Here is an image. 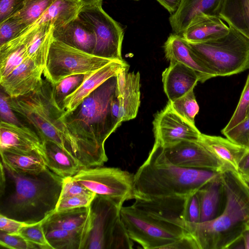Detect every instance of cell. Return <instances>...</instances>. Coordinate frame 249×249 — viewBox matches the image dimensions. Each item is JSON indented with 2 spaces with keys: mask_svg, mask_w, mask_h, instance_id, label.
<instances>
[{
  "mask_svg": "<svg viewBox=\"0 0 249 249\" xmlns=\"http://www.w3.org/2000/svg\"><path fill=\"white\" fill-rule=\"evenodd\" d=\"M153 124L155 142L163 147L183 141H198L201 133L195 125L176 113L169 103L156 115Z\"/></svg>",
  "mask_w": 249,
  "mask_h": 249,
  "instance_id": "cell-12",
  "label": "cell"
},
{
  "mask_svg": "<svg viewBox=\"0 0 249 249\" xmlns=\"http://www.w3.org/2000/svg\"><path fill=\"white\" fill-rule=\"evenodd\" d=\"M0 245L9 249H36V245L28 241L18 233H8L0 232Z\"/></svg>",
  "mask_w": 249,
  "mask_h": 249,
  "instance_id": "cell-40",
  "label": "cell"
},
{
  "mask_svg": "<svg viewBox=\"0 0 249 249\" xmlns=\"http://www.w3.org/2000/svg\"><path fill=\"white\" fill-rule=\"evenodd\" d=\"M220 18L249 39V0H225Z\"/></svg>",
  "mask_w": 249,
  "mask_h": 249,
  "instance_id": "cell-28",
  "label": "cell"
},
{
  "mask_svg": "<svg viewBox=\"0 0 249 249\" xmlns=\"http://www.w3.org/2000/svg\"><path fill=\"white\" fill-rule=\"evenodd\" d=\"M220 174L196 192L200 206V222L216 218L224 208L225 196Z\"/></svg>",
  "mask_w": 249,
  "mask_h": 249,
  "instance_id": "cell-24",
  "label": "cell"
},
{
  "mask_svg": "<svg viewBox=\"0 0 249 249\" xmlns=\"http://www.w3.org/2000/svg\"><path fill=\"white\" fill-rule=\"evenodd\" d=\"M35 223L17 220L0 214V231L8 233H17L22 228Z\"/></svg>",
  "mask_w": 249,
  "mask_h": 249,
  "instance_id": "cell-44",
  "label": "cell"
},
{
  "mask_svg": "<svg viewBox=\"0 0 249 249\" xmlns=\"http://www.w3.org/2000/svg\"><path fill=\"white\" fill-rule=\"evenodd\" d=\"M246 230H249V221L247 224Z\"/></svg>",
  "mask_w": 249,
  "mask_h": 249,
  "instance_id": "cell-51",
  "label": "cell"
},
{
  "mask_svg": "<svg viewBox=\"0 0 249 249\" xmlns=\"http://www.w3.org/2000/svg\"><path fill=\"white\" fill-rule=\"evenodd\" d=\"M249 106V73L236 107L227 124L221 130H229L245 119Z\"/></svg>",
  "mask_w": 249,
  "mask_h": 249,
  "instance_id": "cell-36",
  "label": "cell"
},
{
  "mask_svg": "<svg viewBox=\"0 0 249 249\" xmlns=\"http://www.w3.org/2000/svg\"><path fill=\"white\" fill-rule=\"evenodd\" d=\"M84 2L85 4L95 3L99 2H102L103 0H81Z\"/></svg>",
  "mask_w": 249,
  "mask_h": 249,
  "instance_id": "cell-49",
  "label": "cell"
},
{
  "mask_svg": "<svg viewBox=\"0 0 249 249\" xmlns=\"http://www.w3.org/2000/svg\"><path fill=\"white\" fill-rule=\"evenodd\" d=\"M24 1L25 0H0V22L19 10Z\"/></svg>",
  "mask_w": 249,
  "mask_h": 249,
  "instance_id": "cell-45",
  "label": "cell"
},
{
  "mask_svg": "<svg viewBox=\"0 0 249 249\" xmlns=\"http://www.w3.org/2000/svg\"><path fill=\"white\" fill-rule=\"evenodd\" d=\"M63 178L47 168L34 175L14 172L0 162V214L36 223L55 210Z\"/></svg>",
  "mask_w": 249,
  "mask_h": 249,
  "instance_id": "cell-2",
  "label": "cell"
},
{
  "mask_svg": "<svg viewBox=\"0 0 249 249\" xmlns=\"http://www.w3.org/2000/svg\"><path fill=\"white\" fill-rule=\"evenodd\" d=\"M225 202L215 218L202 222H187L198 249H230L239 241L249 221V184L239 172H221Z\"/></svg>",
  "mask_w": 249,
  "mask_h": 249,
  "instance_id": "cell-4",
  "label": "cell"
},
{
  "mask_svg": "<svg viewBox=\"0 0 249 249\" xmlns=\"http://www.w3.org/2000/svg\"><path fill=\"white\" fill-rule=\"evenodd\" d=\"M116 95L119 100L122 122L136 118L140 105L139 72L128 71L125 77L117 79Z\"/></svg>",
  "mask_w": 249,
  "mask_h": 249,
  "instance_id": "cell-21",
  "label": "cell"
},
{
  "mask_svg": "<svg viewBox=\"0 0 249 249\" xmlns=\"http://www.w3.org/2000/svg\"><path fill=\"white\" fill-rule=\"evenodd\" d=\"M163 89L169 102H173L194 89L199 82L196 72L179 62H170L163 71Z\"/></svg>",
  "mask_w": 249,
  "mask_h": 249,
  "instance_id": "cell-20",
  "label": "cell"
},
{
  "mask_svg": "<svg viewBox=\"0 0 249 249\" xmlns=\"http://www.w3.org/2000/svg\"><path fill=\"white\" fill-rule=\"evenodd\" d=\"M91 193L93 192L74 180L72 177H69L63 179L59 198Z\"/></svg>",
  "mask_w": 249,
  "mask_h": 249,
  "instance_id": "cell-42",
  "label": "cell"
},
{
  "mask_svg": "<svg viewBox=\"0 0 249 249\" xmlns=\"http://www.w3.org/2000/svg\"><path fill=\"white\" fill-rule=\"evenodd\" d=\"M123 206L96 195L91 202L90 228L84 249H130L133 243L121 219Z\"/></svg>",
  "mask_w": 249,
  "mask_h": 249,
  "instance_id": "cell-8",
  "label": "cell"
},
{
  "mask_svg": "<svg viewBox=\"0 0 249 249\" xmlns=\"http://www.w3.org/2000/svg\"><path fill=\"white\" fill-rule=\"evenodd\" d=\"M95 196V193H91L59 198L54 211L60 212L77 208L88 207Z\"/></svg>",
  "mask_w": 249,
  "mask_h": 249,
  "instance_id": "cell-38",
  "label": "cell"
},
{
  "mask_svg": "<svg viewBox=\"0 0 249 249\" xmlns=\"http://www.w3.org/2000/svg\"><path fill=\"white\" fill-rule=\"evenodd\" d=\"M221 164L223 171L239 172L240 163L249 153V149L228 138L201 133L198 141Z\"/></svg>",
  "mask_w": 249,
  "mask_h": 249,
  "instance_id": "cell-18",
  "label": "cell"
},
{
  "mask_svg": "<svg viewBox=\"0 0 249 249\" xmlns=\"http://www.w3.org/2000/svg\"><path fill=\"white\" fill-rule=\"evenodd\" d=\"M90 211L88 207L60 212L54 211L43 222L44 231L60 229L72 231H87L90 228Z\"/></svg>",
  "mask_w": 249,
  "mask_h": 249,
  "instance_id": "cell-23",
  "label": "cell"
},
{
  "mask_svg": "<svg viewBox=\"0 0 249 249\" xmlns=\"http://www.w3.org/2000/svg\"></svg>",
  "mask_w": 249,
  "mask_h": 249,
  "instance_id": "cell-53",
  "label": "cell"
},
{
  "mask_svg": "<svg viewBox=\"0 0 249 249\" xmlns=\"http://www.w3.org/2000/svg\"><path fill=\"white\" fill-rule=\"evenodd\" d=\"M84 74L71 75L53 85L55 99L62 108L64 100L80 85L84 79Z\"/></svg>",
  "mask_w": 249,
  "mask_h": 249,
  "instance_id": "cell-35",
  "label": "cell"
},
{
  "mask_svg": "<svg viewBox=\"0 0 249 249\" xmlns=\"http://www.w3.org/2000/svg\"><path fill=\"white\" fill-rule=\"evenodd\" d=\"M44 220L22 228L18 233L40 249H53L49 242L42 223Z\"/></svg>",
  "mask_w": 249,
  "mask_h": 249,
  "instance_id": "cell-34",
  "label": "cell"
},
{
  "mask_svg": "<svg viewBox=\"0 0 249 249\" xmlns=\"http://www.w3.org/2000/svg\"><path fill=\"white\" fill-rule=\"evenodd\" d=\"M163 48L165 57L171 62H179L194 70L199 77V82L215 77L193 52L187 42L180 35L171 34L164 43Z\"/></svg>",
  "mask_w": 249,
  "mask_h": 249,
  "instance_id": "cell-19",
  "label": "cell"
},
{
  "mask_svg": "<svg viewBox=\"0 0 249 249\" xmlns=\"http://www.w3.org/2000/svg\"><path fill=\"white\" fill-rule=\"evenodd\" d=\"M194 89L173 102H169L172 109L191 124L195 125V118L199 107L195 95Z\"/></svg>",
  "mask_w": 249,
  "mask_h": 249,
  "instance_id": "cell-33",
  "label": "cell"
},
{
  "mask_svg": "<svg viewBox=\"0 0 249 249\" xmlns=\"http://www.w3.org/2000/svg\"><path fill=\"white\" fill-rule=\"evenodd\" d=\"M229 31V26L220 18L206 17L190 25L181 36L187 42L200 43L215 40Z\"/></svg>",
  "mask_w": 249,
  "mask_h": 249,
  "instance_id": "cell-25",
  "label": "cell"
},
{
  "mask_svg": "<svg viewBox=\"0 0 249 249\" xmlns=\"http://www.w3.org/2000/svg\"><path fill=\"white\" fill-rule=\"evenodd\" d=\"M102 2L84 4L78 17L95 35L93 54L113 60H124L122 57L123 29L105 12Z\"/></svg>",
  "mask_w": 249,
  "mask_h": 249,
  "instance_id": "cell-10",
  "label": "cell"
},
{
  "mask_svg": "<svg viewBox=\"0 0 249 249\" xmlns=\"http://www.w3.org/2000/svg\"><path fill=\"white\" fill-rule=\"evenodd\" d=\"M53 249H84L89 232L72 231L60 229L45 231Z\"/></svg>",
  "mask_w": 249,
  "mask_h": 249,
  "instance_id": "cell-29",
  "label": "cell"
},
{
  "mask_svg": "<svg viewBox=\"0 0 249 249\" xmlns=\"http://www.w3.org/2000/svg\"><path fill=\"white\" fill-rule=\"evenodd\" d=\"M55 0H25L22 7L12 16L19 18L28 26L36 20Z\"/></svg>",
  "mask_w": 249,
  "mask_h": 249,
  "instance_id": "cell-32",
  "label": "cell"
},
{
  "mask_svg": "<svg viewBox=\"0 0 249 249\" xmlns=\"http://www.w3.org/2000/svg\"></svg>",
  "mask_w": 249,
  "mask_h": 249,
  "instance_id": "cell-52",
  "label": "cell"
},
{
  "mask_svg": "<svg viewBox=\"0 0 249 249\" xmlns=\"http://www.w3.org/2000/svg\"><path fill=\"white\" fill-rule=\"evenodd\" d=\"M27 26L19 18L11 16L0 22V46L18 36Z\"/></svg>",
  "mask_w": 249,
  "mask_h": 249,
  "instance_id": "cell-37",
  "label": "cell"
},
{
  "mask_svg": "<svg viewBox=\"0 0 249 249\" xmlns=\"http://www.w3.org/2000/svg\"><path fill=\"white\" fill-rule=\"evenodd\" d=\"M222 133L232 142L249 149V118Z\"/></svg>",
  "mask_w": 249,
  "mask_h": 249,
  "instance_id": "cell-39",
  "label": "cell"
},
{
  "mask_svg": "<svg viewBox=\"0 0 249 249\" xmlns=\"http://www.w3.org/2000/svg\"><path fill=\"white\" fill-rule=\"evenodd\" d=\"M189 196L135 198L122 206L121 219L130 239L145 249H167L190 234L185 218Z\"/></svg>",
  "mask_w": 249,
  "mask_h": 249,
  "instance_id": "cell-1",
  "label": "cell"
},
{
  "mask_svg": "<svg viewBox=\"0 0 249 249\" xmlns=\"http://www.w3.org/2000/svg\"><path fill=\"white\" fill-rule=\"evenodd\" d=\"M230 27L229 32L215 40L189 46L215 77L238 74L249 68V39Z\"/></svg>",
  "mask_w": 249,
  "mask_h": 249,
  "instance_id": "cell-7",
  "label": "cell"
},
{
  "mask_svg": "<svg viewBox=\"0 0 249 249\" xmlns=\"http://www.w3.org/2000/svg\"><path fill=\"white\" fill-rule=\"evenodd\" d=\"M53 36L54 39L93 54L96 42L95 35L78 17L63 26L53 28Z\"/></svg>",
  "mask_w": 249,
  "mask_h": 249,
  "instance_id": "cell-22",
  "label": "cell"
},
{
  "mask_svg": "<svg viewBox=\"0 0 249 249\" xmlns=\"http://www.w3.org/2000/svg\"><path fill=\"white\" fill-rule=\"evenodd\" d=\"M221 172L183 168L172 164L155 142L146 160L133 175L134 198L189 196Z\"/></svg>",
  "mask_w": 249,
  "mask_h": 249,
  "instance_id": "cell-5",
  "label": "cell"
},
{
  "mask_svg": "<svg viewBox=\"0 0 249 249\" xmlns=\"http://www.w3.org/2000/svg\"><path fill=\"white\" fill-rule=\"evenodd\" d=\"M29 58L25 44L0 47V78L5 77Z\"/></svg>",
  "mask_w": 249,
  "mask_h": 249,
  "instance_id": "cell-30",
  "label": "cell"
},
{
  "mask_svg": "<svg viewBox=\"0 0 249 249\" xmlns=\"http://www.w3.org/2000/svg\"><path fill=\"white\" fill-rule=\"evenodd\" d=\"M0 150L35 152L44 158V142L35 130L25 124L18 125L1 120Z\"/></svg>",
  "mask_w": 249,
  "mask_h": 249,
  "instance_id": "cell-14",
  "label": "cell"
},
{
  "mask_svg": "<svg viewBox=\"0 0 249 249\" xmlns=\"http://www.w3.org/2000/svg\"><path fill=\"white\" fill-rule=\"evenodd\" d=\"M117 75L111 77L86 98L73 111L65 115L75 138L83 167L101 166L107 160L105 142L116 129L111 103L116 94Z\"/></svg>",
  "mask_w": 249,
  "mask_h": 249,
  "instance_id": "cell-3",
  "label": "cell"
},
{
  "mask_svg": "<svg viewBox=\"0 0 249 249\" xmlns=\"http://www.w3.org/2000/svg\"><path fill=\"white\" fill-rule=\"evenodd\" d=\"M163 149L167 159L177 166L223 171L220 162L198 141H183Z\"/></svg>",
  "mask_w": 249,
  "mask_h": 249,
  "instance_id": "cell-13",
  "label": "cell"
},
{
  "mask_svg": "<svg viewBox=\"0 0 249 249\" xmlns=\"http://www.w3.org/2000/svg\"><path fill=\"white\" fill-rule=\"evenodd\" d=\"M239 172L249 183V153L243 159L240 164Z\"/></svg>",
  "mask_w": 249,
  "mask_h": 249,
  "instance_id": "cell-47",
  "label": "cell"
},
{
  "mask_svg": "<svg viewBox=\"0 0 249 249\" xmlns=\"http://www.w3.org/2000/svg\"><path fill=\"white\" fill-rule=\"evenodd\" d=\"M9 104L17 116L43 142L56 144L80 163L77 143L67 125L65 111L57 103L51 82L43 79L31 93L17 98L10 97Z\"/></svg>",
  "mask_w": 249,
  "mask_h": 249,
  "instance_id": "cell-6",
  "label": "cell"
},
{
  "mask_svg": "<svg viewBox=\"0 0 249 249\" xmlns=\"http://www.w3.org/2000/svg\"><path fill=\"white\" fill-rule=\"evenodd\" d=\"M44 160L47 167L62 178L73 177L84 168L81 163L56 144L44 141Z\"/></svg>",
  "mask_w": 249,
  "mask_h": 249,
  "instance_id": "cell-26",
  "label": "cell"
},
{
  "mask_svg": "<svg viewBox=\"0 0 249 249\" xmlns=\"http://www.w3.org/2000/svg\"><path fill=\"white\" fill-rule=\"evenodd\" d=\"M73 179L97 195L123 206L134 198L133 175L118 168L96 166L81 169Z\"/></svg>",
  "mask_w": 249,
  "mask_h": 249,
  "instance_id": "cell-11",
  "label": "cell"
},
{
  "mask_svg": "<svg viewBox=\"0 0 249 249\" xmlns=\"http://www.w3.org/2000/svg\"><path fill=\"white\" fill-rule=\"evenodd\" d=\"M44 70L29 58L5 77L0 78L1 89L11 98L28 94L42 83Z\"/></svg>",
  "mask_w": 249,
  "mask_h": 249,
  "instance_id": "cell-16",
  "label": "cell"
},
{
  "mask_svg": "<svg viewBox=\"0 0 249 249\" xmlns=\"http://www.w3.org/2000/svg\"><path fill=\"white\" fill-rule=\"evenodd\" d=\"M185 218L188 223L200 222V206L196 192L190 195L188 198L185 207Z\"/></svg>",
  "mask_w": 249,
  "mask_h": 249,
  "instance_id": "cell-43",
  "label": "cell"
},
{
  "mask_svg": "<svg viewBox=\"0 0 249 249\" xmlns=\"http://www.w3.org/2000/svg\"><path fill=\"white\" fill-rule=\"evenodd\" d=\"M249 118V106L248 107V108L247 110V114H246V118Z\"/></svg>",
  "mask_w": 249,
  "mask_h": 249,
  "instance_id": "cell-50",
  "label": "cell"
},
{
  "mask_svg": "<svg viewBox=\"0 0 249 249\" xmlns=\"http://www.w3.org/2000/svg\"><path fill=\"white\" fill-rule=\"evenodd\" d=\"M129 66L124 60H115L90 73L85 74L80 85L62 103L65 115L74 110L83 101L103 83Z\"/></svg>",
  "mask_w": 249,
  "mask_h": 249,
  "instance_id": "cell-17",
  "label": "cell"
},
{
  "mask_svg": "<svg viewBox=\"0 0 249 249\" xmlns=\"http://www.w3.org/2000/svg\"><path fill=\"white\" fill-rule=\"evenodd\" d=\"M69 18V12L66 5L60 0H56L36 20L27 26L22 32L45 23L53 24V28H58L65 25Z\"/></svg>",
  "mask_w": 249,
  "mask_h": 249,
  "instance_id": "cell-31",
  "label": "cell"
},
{
  "mask_svg": "<svg viewBox=\"0 0 249 249\" xmlns=\"http://www.w3.org/2000/svg\"><path fill=\"white\" fill-rule=\"evenodd\" d=\"M241 238L244 249H249V230H246L244 231Z\"/></svg>",
  "mask_w": 249,
  "mask_h": 249,
  "instance_id": "cell-48",
  "label": "cell"
},
{
  "mask_svg": "<svg viewBox=\"0 0 249 249\" xmlns=\"http://www.w3.org/2000/svg\"><path fill=\"white\" fill-rule=\"evenodd\" d=\"M10 96L4 91L0 94V120L18 125H24L14 112L9 104Z\"/></svg>",
  "mask_w": 249,
  "mask_h": 249,
  "instance_id": "cell-41",
  "label": "cell"
},
{
  "mask_svg": "<svg viewBox=\"0 0 249 249\" xmlns=\"http://www.w3.org/2000/svg\"><path fill=\"white\" fill-rule=\"evenodd\" d=\"M225 0H182L169 22L174 33L181 35L190 25L206 17L220 18Z\"/></svg>",
  "mask_w": 249,
  "mask_h": 249,
  "instance_id": "cell-15",
  "label": "cell"
},
{
  "mask_svg": "<svg viewBox=\"0 0 249 249\" xmlns=\"http://www.w3.org/2000/svg\"><path fill=\"white\" fill-rule=\"evenodd\" d=\"M1 162L10 170L24 174H38L47 167L43 158L37 153L0 150Z\"/></svg>",
  "mask_w": 249,
  "mask_h": 249,
  "instance_id": "cell-27",
  "label": "cell"
},
{
  "mask_svg": "<svg viewBox=\"0 0 249 249\" xmlns=\"http://www.w3.org/2000/svg\"><path fill=\"white\" fill-rule=\"evenodd\" d=\"M115 61L89 53L53 39L43 74L54 85L67 77L87 74Z\"/></svg>",
  "mask_w": 249,
  "mask_h": 249,
  "instance_id": "cell-9",
  "label": "cell"
},
{
  "mask_svg": "<svg viewBox=\"0 0 249 249\" xmlns=\"http://www.w3.org/2000/svg\"><path fill=\"white\" fill-rule=\"evenodd\" d=\"M170 14L175 13L179 8L182 0H156Z\"/></svg>",
  "mask_w": 249,
  "mask_h": 249,
  "instance_id": "cell-46",
  "label": "cell"
}]
</instances>
